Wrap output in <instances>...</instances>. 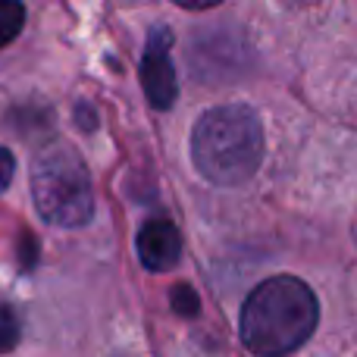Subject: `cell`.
Masks as SVG:
<instances>
[{
	"label": "cell",
	"mask_w": 357,
	"mask_h": 357,
	"mask_svg": "<svg viewBox=\"0 0 357 357\" xmlns=\"http://www.w3.org/2000/svg\"><path fill=\"white\" fill-rule=\"evenodd\" d=\"M13 173H16V160L6 148H0V191H6V185L13 182Z\"/></svg>",
	"instance_id": "9"
},
{
	"label": "cell",
	"mask_w": 357,
	"mask_h": 357,
	"mask_svg": "<svg viewBox=\"0 0 357 357\" xmlns=\"http://www.w3.org/2000/svg\"><path fill=\"white\" fill-rule=\"evenodd\" d=\"M320 320L317 295L298 276H270L241 307V342L257 357H285L314 335Z\"/></svg>",
	"instance_id": "1"
},
{
	"label": "cell",
	"mask_w": 357,
	"mask_h": 357,
	"mask_svg": "<svg viewBox=\"0 0 357 357\" xmlns=\"http://www.w3.org/2000/svg\"><path fill=\"white\" fill-rule=\"evenodd\" d=\"M31 197L38 213L63 229H79L94 216L91 176L85 160L69 144H54L35 157Z\"/></svg>",
	"instance_id": "3"
},
{
	"label": "cell",
	"mask_w": 357,
	"mask_h": 357,
	"mask_svg": "<svg viewBox=\"0 0 357 357\" xmlns=\"http://www.w3.org/2000/svg\"><path fill=\"white\" fill-rule=\"evenodd\" d=\"M138 257L151 273H167L182 260V235L169 220H148L138 229Z\"/></svg>",
	"instance_id": "5"
},
{
	"label": "cell",
	"mask_w": 357,
	"mask_h": 357,
	"mask_svg": "<svg viewBox=\"0 0 357 357\" xmlns=\"http://www.w3.org/2000/svg\"><path fill=\"white\" fill-rule=\"evenodd\" d=\"M173 307H176V314H182V317H195L197 314V298H195V291H191L188 285H176L173 289Z\"/></svg>",
	"instance_id": "8"
},
{
	"label": "cell",
	"mask_w": 357,
	"mask_h": 357,
	"mask_svg": "<svg viewBox=\"0 0 357 357\" xmlns=\"http://www.w3.org/2000/svg\"><path fill=\"white\" fill-rule=\"evenodd\" d=\"M25 25V6L16 0H0V47L13 41Z\"/></svg>",
	"instance_id": "6"
},
{
	"label": "cell",
	"mask_w": 357,
	"mask_h": 357,
	"mask_svg": "<svg viewBox=\"0 0 357 357\" xmlns=\"http://www.w3.org/2000/svg\"><path fill=\"white\" fill-rule=\"evenodd\" d=\"M169 47H173V35L167 25H157L148 38V47L142 56V85L148 100L157 110H169L178 94V79L173 60H169Z\"/></svg>",
	"instance_id": "4"
},
{
	"label": "cell",
	"mask_w": 357,
	"mask_h": 357,
	"mask_svg": "<svg viewBox=\"0 0 357 357\" xmlns=\"http://www.w3.org/2000/svg\"><path fill=\"white\" fill-rule=\"evenodd\" d=\"M75 113H79V119H82V129H94V126H98V116H94V113L88 110L85 104H82Z\"/></svg>",
	"instance_id": "10"
},
{
	"label": "cell",
	"mask_w": 357,
	"mask_h": 357,
	"mask_svg": "<svg viewBox=\"0 0 357 357\" xmlns=\"http://www.w3.org/2000/svg\"><path fill=\"white\" fill-rule=\"evenodd\" d=\"M19 335H22V326H19L16 314L10 307H0V354L13 351L19 345Z\"/></svg>",
	"instance_id": "7"
},
{
	"label": "cell",
	"mask_w": 357,
	"mask_h": 357,
	"mask_svg": "<svg viewBox=\"0 0 357 357\" xmlns=\"http://www.w3.org/2000/svg\"><path fill=\"white\" fill-rule=\"evenodd\" d=\"M191 160L207 182L232 188L248 182L264 163V126L245 104L207 110L191 132Z\"/></svg>",
	"instance_id": "2"
}]
</instances>
